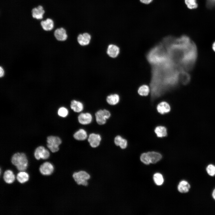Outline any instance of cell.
Listing matches in <instances>:
<instances>
[{"label":"cell","mask_w":215,"mask_h":215,"mask_svg":"<svg viewBox=\"0 0 215 215\" xmlns=\"http://www.w3.org/2000/svg\"><path fill=\"white\" fill-rule=\"evenodd\" d=\"M11 162L18 171H26L28 166L27 157L23 152H18L14 153L11 157Z\"/></svg>","instance_id":"obj_1"},{"label":"cell","mask_w":215,"mask_h":215,"mask_svg":"<svg viewBox=\"0 0 215 215\" xmlns=\"http://www.w3.org/2000/svg\"><path fill=\"white\" fill-rule=\"evenodd\" d=\"M72 176L75 182L78 185L86 186L88 185L87 180L90 177V174L85 171H80L74 172Z\"/></svg>","instance_id":"obj_2"},{"label":"cell","mask_w":215,"mask_h":215,"mask_svg":"<svg viewBox=\"0 0 215 215\" xmlns=\"http://www.w3.org/2000/svg\"><path fill=\"white\" fill-rule=\"evenodd\" d=\"M47 146L53 153L57 152L59 150V146L61 144L62 141L59 137L50 136L47 137Z\"/></svg>","instance_id":"obj_3"},{"label":"cell","mask_w":215,"mask_h":215,"mask_svg":"<svg viewBox=\"0 0 215 215\" xmlns=\"http://www.w3.org/2000/svg\"><path fill=\"white\" fill-rule=\"evenodd\" d=\"M50 154L49 150L42 146L37 147L35 150L34 156L36 159L45 161L49 158Z\"/></svg>","instance_id":"obj_4"},{"label":"cell","mask_w":215,"mask_h":215,"mask_svg":"<svg viewBox=\"0 0 215 215\" xmlns=\"http://www.w3.org/2000/svg\"><path fill=\"white\" fill-rule=\"evenodd\" d=\"M53 164L50 162L46 161L43 162L39 166V170L40 173L44 176L51 175L54 171Z\"/></svg>","instance_id":"obj_5"},{"label":"cell","mask_w":215,"mask_h":215,"mask_svg":"<svg viewBox=\"0 0 215 215\" xmlns=\"http://www.w3.org/2000/svg\"><path fill=\"white\" fill-rule=\"evenodd\" d=\"M110 116V112L105 109L99 110L95 113L96 122L100 125L105 124L106 119L109 118Z\"/></svg>","instance_id":"obj_6"},{"label":"cell","mask_w":215,"mask_h":215,"mask_svg":"<svg viewBox=\"0 0 215 215\" xmlns=\"http://www.w3.org/2000/svg\"><path fill=\"white\" fill-rule=\"evenodd\" d=\"M6 184H11L16 180V175L11 170L8 169L5 170L0 176Z\"/></svg>","instance_id":"obj_7"},{"label":"cell","mask_w":215,"mask_h":215,"mask_svg":"<svg viewBox=\"0 0 215 215\" xmlns=\"http://www.w3.org/2000/svg\"><path fill=\"white\" fill-rule=\"evenodd\" d=\"M31 13L32 17L33 19L37 20H41L43 19L45 11L43 7L39 5L33 8L31 11Z\"/></svg>","instance_id":"obj_8"},{"label":"cell","mask_w":215,"mask_h":215,"mask_svg":"<svg viewBox=\"0 0 215 215\" xmlns=\"http://www.w3.org/2000/svg\"><path fill=\"white\" fill-rule=\"evenodd\" d=\"M53 34L56 39L59 41H64L67 39V37L65 30L62 27L55 29Z\"/></svg>","instance_id":"obj_9"},{"label":"cell","mask_w":215,"mask_h":215,"mask_svg":"<svg viewBox=\"0 0 215 215\" xmlns=\"http://www.w3.org/2000/svg\"><path fill=\"white\" fill-rule=\"evenodd\" d=\"M40 25L42 29L45 31H50L54 27V22L51 18H47L46 19L42 20L40 22Z\"/></svg>","instance_id":"obj_10"},{"label":"cell","mask_w":215,"mask_h":215,"mask_svg":"<svg viewBox=\"0 0 215 215\" xmlns=\"http://www.w3.org/2000/svg\"><path fill=\"white\" fill-rule=\"evenodd\" d=\"M101 140L99 134L92 133L89 135L88 141L92 147L95 148L99 145Z\"/></svg>","instance_id":"obj_11"},{"label":"cell","mask_w":215,"mask_h":215,"mask_svg":"<svg viewBox=\"0 0 215 215\" xmlns=\"http://www.w3.org/2000/svg\"><path fill=\"white\" fill-rule=\"evenodd\" d=\"M16 180L21 184L27 182L29 180L30 175L26 171H19L16 175Z\"/></svg>","instance_id":"obj_12"},{"label":"cell","mask_w":215,"mask_h":215,"mask_svg":"<svg viewBox=\"0 0 215 215\" xmlns=\"http://www.w3.org/2000/svg\"><path fill=\"white\" fill-rule=\"evenodd\" d=\"M78 120L79 122L82 124H88L92 121V116L89 113H82L79 116Z\"/></svg>","instance_id":"obj_13"},{"label":"cell","mask_w":215,"mask_h":215,"mask_svg":"<svg viewBox=\"0 0 215 215\" xmlns=\"http://www.w3.org/2000/svg\"><path fill=\"white\" fill-rule=\"evenodd\" d=\"M90 36L87 33H85L82 34H80L77 37L78 43L82 46L88 45L90 42Z\"/></svg>","instance_id":"obj_14"},{"label":"cell","mask_w":215,"mask_h":215,"mask_svg":"<svg viewBox=\"0 0 215 215\" xmlns=\"http://www.w3.org/2000/svg\"><path fill=\"white\" fill-rule=\"evenodd\" d=\"M107 53L110 57L115 58L119 53V48L116 45L110 44L108 47Z\"/></svg>","instance_id":"obj_15"},{"label":"cell","mask_w":215,"mask_h":215,"mask_svg":"<svg viewBox=\"0 0 215 215\" xmlns=\"http://www.w3.org/2000/svg\"><path fill=\"white\" fill-rule=\"evenodd\" d=\"M177 188L179 192L182 193H185L189 191L191 186L187 181L183 180L180 182Z\"/></svg>","instance_id":"obj_16"},{"label":"cell","mask_w":215,"mask_h":215,"mask_svg":"<svg viewBox=\"0 0 215 215\" xmlns=\"http://www.w3.org/2000/svg\"><path fill=\"white\" fill-rule=\"evenodd\" d=\"M157 109L158 112L161 114L169 112L170 110V107L167 102H162L157 105Z\"/></svg>","instance_id":"obj_17"},{"label":"cell","mask_w":215,"mask_h":215,"mask_svg":"<svg viewBox=\"0 0 215 215\" xmlns=\"http://www.w3.org/2000/svg\"><path fill=\"white\" fill-rule=\"evenodd\" d=\"M150 160V163H155L159 161L162 158L161 154L154 151L148 152L147 153Z\"/></svg>","instance_id":"obj_18"},{"label":"cell","mask_w":215,"mask_h":215,"mask_svg":"<svg viewBox=\"0 0 215 215\" xmlns=\"http://www.w3.org/2000/svg\"><path fill=\"white\" fill-rule=\"evenodd\" d=\"M70 106L71 109L76 112H80L83 109V105L82 103L75 100L71 101Z\"/></svg>","instance_id":"obj_19"},{"label":"cell","mask_w":215,"mask_h":215,"mask_svg":"<svg viewBox=\"0 0 215 215\" xmlns=\"http://www.w3.org/2000/svg\"><path fill=\"white\" fill-rule=\"evenodd\" d=\"M114 143L116 146H119L122 149L125 148L127 145V140L120 136H117L115 137Z\"/></svg>","instance_id":"obj_20"},{"label":"cell","mask_w":215,"mask_h":215,"mask_svg":"<svg viewBox=\"0 0 215 215\" xmlns=\"http://www.w3.org/2000/svg\"><path fill=\"white\" fill-rule=\"evenodd\" d=\"M74 138L78 140H83L87 137L86 131L83 129H80L77 131L73 135Z\"/></svg>","instance_id":"obj_21"},{"label":"cell","mask_w":215,"mask_h":215,"mask_svg":"<svg viewBox=\"0 0 215 215\" xmlns=\"http://www.w3.org/2000/svg\"><path fill=\"white\" fill-rule=\"evenodd\" d=\"M119 100V96L116 94L108 96L106 99L107 102L110 105H115L118 103Z\"/></svg>","instance_id":"obj_22"},{"label":"cell","mask_w":215,"mask_h":215,"mask_svg":"<svg viewBox=\"0 0 215 215\" xmlns=\"http://www.w3.org/2000/svg\"><path fill=\"white\" fill-rule=\"evenodd\" d=\"M155 132L157 136L159 137H165L167 134L166 128L162 126L157 127L155 129Z\"/></svg>","instance_id":"obj_23"},{"label":"cell","mask_w":215,"mask_h":215,"mask_svg":"<svg viewBox=\"0 0 215 215\" xmlns=\"http://www.w3.org/2000/svg\"><path fill=\"white\" fill-rule=\"evenodd\" d=\"M139 94L142 96H147L150 91L149 87L145 85L140 86L138 90Z\"/></svg>","instance_id":"obj_24"},{"label":"cell","mask_w":215,"mask_h":215,"mask_svg":"<svg viewBox=\"0 0 215 215\" xmlns=\"http://www.w3.org/2000/svg\"><path fill=\"white\" fill-rule=\"evenodd\" d=\"M153 180L155 183L158 185H162L164 182L162 175L159 173L155 174L153 177Z\"/></svg>","instance_id":"obj_25"},{"label":"cell","mask_w":215,"mask_h":215,"mask_svg":"<svg viewBox=\"0 0 215 215\" xmlns=\"http://www.w3.org/2000/svg\"><path fill=\"white\" fill-rule=\"evenodd\" d=\"M184 2L187 7L190 9H196L198 7L196 0H184Z\"/></svg>","instance_id":"obj_26"},{"label":"cell","mask_w":215,"mask_h":215,"mask_svg":"<svg viewBox=\"0 0 215 215\" xmlns=\"http://www.w3.org/2000/svg\"><path fill=\"white\" fill-rule=\"evenodd\" d=\"M206 171L208 174L210 176H215V166L212 164L208 165L206 168Z\"/></svg>","instance_id":"obj_27"},{"label":"cell","mask_w":215,"mask_h":215,"mask_svg":"<svg viewBox=\"0 0 215 215\" xmlns=\"http://www.w3.org/2000/svg\"><path fill=\"white\" fill-rule=\"evenodd\" d=\"M140 159L141 161L145 164L148 165L150 163L147 153H143L141 155Z\"/></svg>","instance_id":"obj_28"},{"label":"cell","mask_w":215,"mask_h":215,"mask_svg":"<svg viewBox=\"0 0 215 215\" xmlns=\"http://www.w3.org/2000/svg\"><path fill=\"white\" fill-rule=\"evenodd\" d=\"M58 114L59 116L62 117H65L68 114V110L65 108L61 107L58 110Z\"/></svg>","instance_id":"obj_29"},{"label":"cell","mask_w":215,"mask_h":215,"mask_svg":"<svg viewBox=\"0 0 215 215\" xmlns=\"http://www.w3.org/2000/svg\"><path fill=\"white\" fill-rule=\"evenodd\" d=\"M153 0H139L140 2L144 4H148L151 3Z\"/></svg>","instance_id":"obj_30"},{"label":"cell","mask_w":215,"mask_h":215,"mask_svg":"<svg viewBox=\"0 0 215 215\" xmlns=\"http://www.w3.org/2000/svg\"><path fill=\"white\" fill-rule=\"evenodd\" d=\"M4 70L1 66L0 67V77L1 78L4 76Z\"/></svg>","instance_id":"obj_31"},{"label":"cell","mask_w":215,"mask_h":215,"mask_svg":"<svg viewBox=\"0 0 215 215\" xmlns=\"http://www.w3.org/2000/svg\"><path fill=\"white\" fill-rule=\"evenodd\" d=\"M208 5L210 6H213L215 5V0H207Z\"/></svg>","instance_id":"obj_32"},{"label":"cell","mask_w":215,"mask_h":215,"mask_svg":"<svg viewBox=\"0 0 215 215\" xmlns=\"http://www.w3.org/2000/svg\"><path fill=\"white\" fill-rule=\"evenodd\" d=\"M212 195L213 199L215 200V188L213 191Z\"/></svg>","instance_id":"obj_33"},{"label":"cell","mask_w":215,"mask_h":215,"mask_svg":"<svg viewBox=\"0 0 215 215\" xmlns=\"http://www.w3.org/2000/svg\"><path fill=\"white\" fill-rule=\"evenodd\" d=\"M212 48L213 50L215 52V41L213 44Z\"/></svg>","instance_id":"obj_34"},{"label":"cell","mask_w":215,"mask_h":215,"mask_svg":"<svg viewBox=\"0 0 215 215\" xmlns=\"http://www.w3.org/2000/svg\"><path fill=\"white\" fill-rule=\"evenodd\" d=\"M44 206H43V207H44ZM42 211H43V210H42Z\"/></svg>","instance_id":"obj_35"},{"label":"cell","mask_w":215,"mask_h":215,"mask_svg":"<svg viewBox=\"0 0 215 215\" xmlns=\"http://www.w3.org/2000/svg\"><path fill=\"white\" fill-rule=\"evenodd\" d=\"M41 197V196H40Z\"/></svg>","instance_id":"obj_36"},{"label":"cell","mask_w":215,"mask_h":215,"mask_svg":"<svg viewBox=\"0 0 215 215\" xmlns=\"http://www.w3.org/2000/svg\"><path fill=\"white\" fill-rule=\"evenodd\" d=\"M43 204H44V203H43ZM42 207H43V206H42ZM41 213H42V211H41Z\"/></svg>","instance_id":"obj_37"},{"label":"cell","mask_w":215,"mask_h":215,"mask_svg":"<svg viewBox=\"0 0 215 215\" xmlns=\"http://www.w3.org/2000/svg\"><path fill=\"white\" fill-rule=\"evenodd\" d=\"M40 203H41V202H40Z\"/></svg>","instance_id":"obj_38"}]
</instances>
